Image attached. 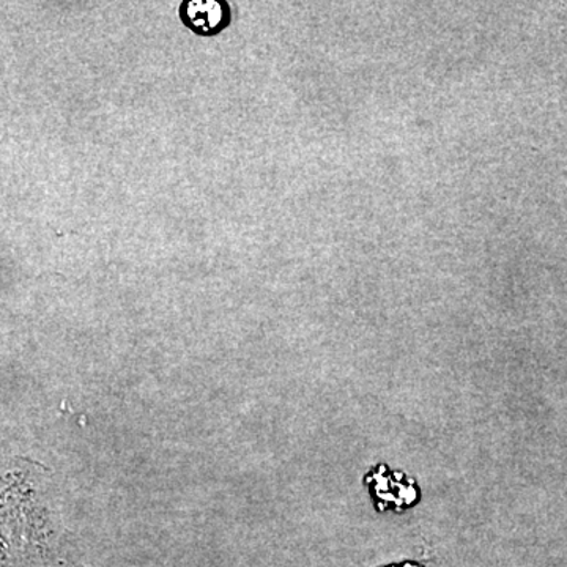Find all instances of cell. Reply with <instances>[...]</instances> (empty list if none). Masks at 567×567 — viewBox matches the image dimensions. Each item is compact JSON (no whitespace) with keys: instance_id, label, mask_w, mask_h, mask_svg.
Wrapping results in <instances>:
<instances>
[{"instance_id":"obj_1","label":"cell","mask_w":567,"mask_h":567,"mask_svg":"<svg viewBox=\"0 0 567 567\" xmlns=\"http://www.w3.org/2000/svg\"><path fill=\"white\" fill-rule=\"evenodd\" d=\"M181 14L183 22L200 35H213L223 31L230 20L229 6L216 0L183 2Z\"/></svg>"}]
</instances>
